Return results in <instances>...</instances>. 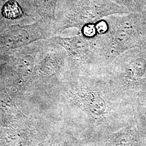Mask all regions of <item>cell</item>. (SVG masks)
<instances>
[{"instance_id": "6da1fadb", "label": "cell", "mask_w": 146, "mask_h": 146, "mask_svg": "<svg viewBox=\"0 0 146 146\" xmlns=\"http://www.w3.org/2000/svg\"><path fill=\"white\" fill-rule=\"evenodd\" d=\"M108 28L96 36L97 49L102 66L108 65L121 54L146 44L141 18L136 15L105 17Z\"/></svg>"}, {"instance_id": "7a4b0ae2", "label": "cell", "mask_w": 146, "mask_h": 146, "mask_svg": "<svg viewBox=\"0 0 146 146\" xmlns=\"http://www.w3.org/2000/svg\"><path fill=\"white\" fill-rule=\"evenodd\" d=\"M125 13L122 8L104 0H71L55 17V30L60 35L67 29L74 28L80 32L82 27L95 23L106 16Z\"/></svg>"}, {"instance_id": "3957f363", "label": "cell", "mask_w": 146, "mask_h": 146, "mask_svg": "<svg viewBox=\"0 0 146 146\" xmlns=\"http://www.w3.org/2000/svg\"><path fill=\"white\" fill-rule=\"evenodd\" d=\"M139 49L134 48L121 54L103 67L101 72L108 80L118 84L121 89L137 87L146 80V52Z\"/></svg>"}, {"instance_id": "277c9868", "label": "cell", "mask_w": 146, "mask_h": 146, "mask_svg": "<svg viewBox=\"0 0 146 146\" xmlns=\"http://www.w3.org/2000/svg\"><path fill=\"white\" fill-rule=\"evenodd\" d=\"M50 39L62 46L67 52L70 72L98 73L104 67L98 54L96 37L88 38L78 34L71 37L56 35Z\"/></svg>"}, {"instance_id": "5b68a950", "label": "cell", "mask_w": 146, "mask_h": 146, "mask_svg": "<svg viewBox=\"0 0 146 146\" xmlns=\"http://www.w3.org/2000/svg\"><path fill=\"white\" fill-rule=\"evenodd\" d=\"M55 36H56L55 28L42 20L1 28L0 56L9 55L33 42Z\"/></svg>"}, {"instance_id": "8992f818", "label": "cell", "mask_w": 146, "mask_h": 146, "mask_svg": "<svg viewBox=\"0 0 146 146\" xmlns=\"http://www.w3.org/2000/svg\"><path fill=\"white\" fill-rule=\"evenodd\" d=\"M69 72L68 55L64 49L50 38L42 40L37 55L34 80L61 77Z\"/></svg>"}]
</instances>
